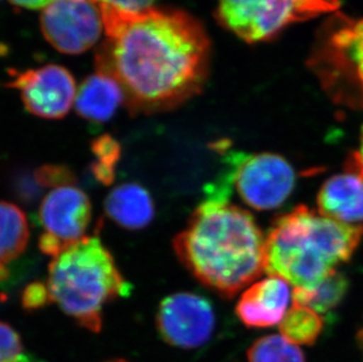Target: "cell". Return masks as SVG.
<instances>
[{
	"label": "cell",
	"instance_id": "obj_1",
	"mask_svg": "<svg viewBox=\"0 0 363 362\" xmlns=\"http://www.w3.org/2000/svg\"><path fill=\"white\" fill-rule=\"evenodd\" d=\"M101 11L105 40L96 52V71L121 85L130 113L167 112L199 94L211 44L196 18L155 6L138 13Z\"/></svg>",
	"mask_w": 363,
	"mask_h": 362
},
{
	"label": "cell",
	"instance_id": "obj_2",
	"mask_svg": "<svg viewBox=\"0 0 363 362\" xmlns=\"http://www.w3.org/2000/svg\"><path fill=\"white\" fill-rule=\"evenodd\" d=\"M264 238L254 216L213 193L173 240L180 263L203 286L232 297L264 272Z\"/></svg>",
	"mask_w": 363,
	"mask_h": 362
},
{
	"label": "cell",
	"instance_id": "obj_3",
	"mask_svg": "<svg viewBox=\"0 0 363 362\" xmlns=\"http://www.w3.org/2000/svg\"><path fill=\"white\" fill-rule=\"evenodd\" d=\"M363 225H348L307 206L274 219L264 238V272L295 288L313 290L352 259Z\"/></svg>",
	"mask_w": 363,
	"mask_h": 362
},
{
	"label": "cell",
	"instance_id": "obj_4",
	"mask_svg": "<svg viewBox=\"0 0 363 362\" xmlns=\"http://www.w3.org/2000/svg\"><path fill=\"white\" fill-rule=\"evenodd\" d=\"M46 286L52 304L93 333L103 329L105 306L130 292L113 256L96 236H85L53 258Z\"/></svg>",
	"mask_w": 363,
	"mask_h": 362
},
{
	"label": "cell",
	"instance_id": "obj_5",
	"mask_svg": "<svg viewBox=\"0 0 363 362\" xmlns=\"http://www.w3.org/2000/svg\"><path fill=\"white\" fill-rule=\"evenodd\" d=\"M311 62L336 103L363 106V21L332 19Z\"/></svg>",
	"mask_w": 363,
	"mask_h": 362
},
{
	"label": "cell",
	"instance_id": "obj_6",
	"mask_svg": "<svg viewBox=\"0 0 363 362\" xmlns=\"http://www.w3.org/2000/svg\"><path fill=\"white\" fill-rule=\"evenodd\" d=\"M340 0H218L216 18L247 41L268 40L288 25L335 11Z\"/></svg>",
	"mask_w": 363,
	"mask_h": 362
},
{
	"label": "cell",
	"instance_id": "obj_7",
	"mask_svg": "<svg viewBox=\"0 0 363 362\" xmlns=\"http://www.w3.org/2000/svg\"><path fill=\"white\" fill-rule=\"evenodd\" d=\"M232 163V182L241 200L250 209H278L294 190V168L282 155L234 153Z\"/></svg>",
	"mask_w": 363,
	"mask_h": 362
},
{
	"label": "cell",
	"instance_id": "obj_8",
	"mask_svg": "<svg viewBox=\"0 0 363 362\" xmlns=\"http://www.w3.org/2000/svg\"><path fill=\"white\" fill-rule=\"evenodd\" d=\"M91 220L92 204L77 185L51 190L39 207V250L45 256H58L85 238Z\"/></svg>",
	"mask_w": 363,
	"mask_h": 362
},
{
	"label": "cell",
	"instance_id": "obj_9",
	"mask_svg": "<svg viewBox=\"0 0 363 362\" xmlns=\"http://www.w3.org/2000/svg\"><path fill=\"white\" fill-rule=\"evenodd\" d=\"M41 32L59 52L78 55L99 40L103 11L96 0H55L43 11Z\"/></svg>",
	"mask_w": 363,
	"mask_h": 362
},
{
	"label": "cell",
	"instance_id": "obj_10",
	"mask_svg": "<svg viewBox=\"0 0 363 362\" xmlns=\"http://www.w3.org/2000/svg\"><path fill=\"white\" fill-rule=\"evenodd\" d=\"M157 327L168 345L182 349H199L212 336L216 313L211 302L198 294H172L159 305Z\"/></svg>",
	"mask_w": 363,
	"mask_h": 362
},
{
	"label": "cell",
	"instance_id": "obj_11",
	"mask_svg": "<svg viewBox=\"0 0 363 362\" xmlns=\"http://www.w3.org/2000/svg\"><path fill=\"white\" fill-rule=\"evenodd\" d=\"M7 86L19 91L28 112L44 119H62L76 100V82L62 66L46 65L17 73Z\"/></svg>",
	"mask_w": 363,
	"mask_h": 362
},
{
	"label": "cell",
	"instance_id": "obj_12",
	"mask_svg": "<svg viewBox=\"0 0 363 362\" xmlns=\"http://www.w3.org/2000/svg\"><path fill=\"white\" fill-rule=\"evenodd\" d=\"M291 301V288L281 278H264L247 288L238 301L235 313L243 325L268 328L280 325Z\"/></svg>",
	"mask_w": 363,
	"mask_h": 362
},
{
	"label": "cell",
	"instance_id": "obj_13",
	"mask_svg": "<svg viewBox=\"0 0 363 362\" xmlns=\"http://www.w3.org/2000/svg\"><path fill=\"white\" fill-rule=\"evenodd\" d=\"M318 211L325 218L362 225L363 175L345 165V171L325 181L318 194Z\"/></svg>",
	"mask_w": 363,
	"mask_h": 362
},
{
	"label": "cell",
	"instance_id": "obj_14",
	"mask_svg": "<svg viewBox=\"0 0 363 362\" xmlns=\"http://www.w3.org/2000/svg\"><path fill=\"white\" fill-rule=\"evenodd\" d=\"M105 212L121 229L139 231L147 227L155 218V202L144 186L126 182L107 195Z\"/></svg>",
	"mask_w": 363,
	"mask_h": 362
},
{
	"label": "cell",
	"instance_id": "obj_15",
	"mask_svg": "<svg viewBox=\"0 0 363 362\" xmlns=\"http://www.w3.org/2000/svg\"><path fill=\"white\" fill-rule=\"evenodd\" d=\"M123 102L121 85L110 75L96 71L77 89L74 107L84 119L101 124L110 120Z\"/></svg>",
	"mask_w": 363,
	"mask_h": 362
},
{
	"label": "cell",
	"instance_id": "obj_16",
	"mask_svg": "<svg viewBox=\"0 0 363 362\" xmlns=\"http://www.w3.org/2000/svg\"><path fill=\"white\" fill-rule=\"evenodd\" d=\"M30 240V226L17 205L0 200V281L9 277V265L24 253Z\"/></svg>",
	"mask_w": 363,
	"mask_h": 362
},
{
	"label": "cell",
	"instance_id": "obj_17",
	"mask_svg": "<svg viewBox=\"0 0 363 362\" xmlns=\"http://www.w3.org/2000/svg\"><path fill=\"white\" fill-rule=\"evenodd\" d=\"M348 290L350 280L346 274L336 270L313 290L294 288L293 301L294 305H302L319 314H325L342 302Z\"/></svg>",
	"mask_w": 363,
	"mask_h": 362
},
{
	"label": "cell",
	"instance_id": "obj_18",
	"mask_svg": "<svg viewBox=\"0 0 363 362\" xmlns=\"http://www.w3.org/2000/svg\"><path fill=\"white\" fill-rule=\"evenodd\" d=\"M280 331L284 338L296 346H312L323 331V315L302 305H293L282 319Z\"/></svg>",
	"mask_w": 363,
	"mask_h": 362
},
{
	"label": "cell",
	"instance_id": "obj_19",
	"mask_svg": "<svg viewBox=\"0 0 363 362\" xmlns=\"http://www.w3.org/2000/svg\"><path fill=\"white\" fill-rule=\"evenodd\" d=\"M247 360L248 362H306L301 349L279 334L257 339L247 351Z\"/></svg>",
	"mask_w": 363,
	"mask_h": 362
},
{
	"label": "cell",
	"instance_id": "obj_20",
	"mask_svg": "<svg viewBox=\"0 0 363 362\" xmlns=\"http://www.w3.org/2000/svg\"><path fill=\"white\" fill-rule=\"evenodd\" d=\"M94 160L92 173L96 180L111 185L116 179V168L121 158V145L110 134L96 138L91 145Z\"/></svg>",
	"mask_w": 363,
	"mask_h": 362
},
{
	"label": "cell",
	"instance_id": "obj_21",
	"mask_svg": "<svg viewBox=\"0 0 363 362\" xmlns=\"http://www.w3.org/2000/svg\"><path fill=\"white\" fill-rule=\"evenodd\" d=\"M33 181L39 187L51 190L77 185L76 175L65 165H43L33 173Z\"/></svg>",
	"mask_w": 363,
	"mask_h": 362
},
{
	"label": "cell",
	"instance_id": "obj_22",
	"mask_svg": "<svg viewBox=\"0 0 363 362\" xmlns=\"http://www.w3.org/2000/svg\"><path fill=\"white\" fill-rule=\"evenodd\" d=\"M25 356L21 335L6 322H0V362H21Z\"/></svg>",
	"mask_w": 363,
	"mask_h": 362
},
{
	"label": "cell",
	"instance_id": "obj_23",
	"mask_svg": "<svg viewBox=\"0 0 363 362\" xmlns=\"http://www.w3.org/2000/svg\"><path fill=\"white\" fill-rule=\"evenodd\" d=\"M21 304H23V307L28 311H37V309H40V308L52 304L46 283L35 281L28 285L21 295Z\"/></svg>",
	"mask_w": 363,
	"mask_h": 362
},
{
	"label": "cell",
	"instance_id": "obj_24",
	"mask_svg": "<svg viewBox=\"0 0 363 362\" xmlns=\"http://www.w3.org/2000/svg\"><path fill=\"white\" fill-rule=\"evenodd\" d=\"M101 9L119 11L123 13H138L153 7L155 0H96Z\"/></svg>",
	"mask_w": 363,
	"mask_h": 362
},
{
	"label": "cell",
	"instance_id": "obj_25",
	"mask_svg": "<svg viewBox=\"0 0 363 362\" xmlns=\"http://www.w3.org/2000/svg\"><path fill=\"white\" fill-rule=\"evenodd\" d=\"M345 165L357 170L359 173L363 175V127L362 131H361L360 150L350 153L347 158L346 164Z\"/></svg>",
	"mask_w": 363,
	"mask_h": 362
},
{
	"label": "cell",
	"instance_id": "obj_26",
	"mask_svg": "<svg viewBox=\"0 0 363 362\" xmlns=\"http://www.w3.org/2000/svg\"><path fill=\"white\" fill-rule=\"evenodd\" d=\"M10 1L17 6L30 9V10H37V9H46L55 0H10Z\"/></svg>",
	"mask_w": 363,
	"mask_h": 362
},
{
	"label": "cell",
	"instance_id": "obj_27",
	"mask_svg": "<svg viewBox=\"0 0 363 362\" xmlns=\"http://www.w3.org/2000/svg\"><path fill=\"white\" fill-rule=\"evenodd\" d=\"M357 342H359V346H360L361 351L363 352V327L361 328L359 334H357Z\"/></svg>",
	"mask_w": 363,
	"mask_h": 362
},
{
	"label": "cell",
	"instance_id": "obj_28",
	"mask_svg": "<svg viewBox=\"0 0 363 362\" xmlns=\"http://www.w3.org/2000/svg\"><path fill=\"white\" fill-rule=\"evenodd\" d=\"M21 362H32V361H31V359H30V358H28V356H25L24 359L21 360Z\"/></svg>",
	"mask_w": 363,
	"mask_h": 362
},
{
	"label": "cell",
	"instance_id": "obj_29",
	"mask_svg": "<svg viewBox=\"0 0 363 362\" xmlns=\"http://www.w3.org/2000/svg\"><path fill=\"white\" fill-rule=\"evenodd\" d=\"M108 362H127V361H126V360L118 359V360H113V361H108Z\"/></svg>",
	"mask_w": 363,
	"mask_h": 362
}]
</instances>
